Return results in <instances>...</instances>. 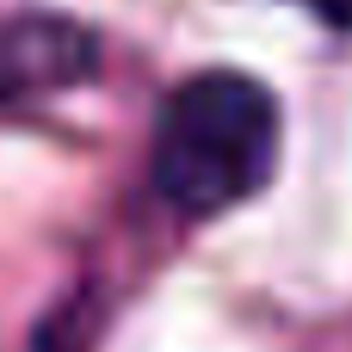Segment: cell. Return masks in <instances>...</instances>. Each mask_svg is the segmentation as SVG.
Here are the masks:
<instances>
[{
  "label": "cell",
  "instance_id": "3",
  "mask_svg": "<svg viewBox=\"0 0 352 352\" xmlns=\"http://www.w3.org/2000/svg\"><path fill=\"white\" fill-rule=\"evenodd\" d=\"M316 19H328L334 31H352V0H303Z\"/></svg>",
  "mask_w": 352,
  "mask_h": 352
},
{
  "label": "cell",
  "instance_id": "1",
  "mask_svg": "<svg viewBox=\"0 0 352 352\" xmlns=\"http://www.w3.org/2000/svg\"><path fill=\"white\" fill-rule=\"evenodd\" d=\"M278 167V99L235 68L192 74L155 124L148 179L167 210L217 217L266 186Z\"/></svg>",
  "mask_w": 352,
  "mask_h": 352
},
{
  "label": "cell",
  "instance_id": "2",
  "mask_svg": "<svg viewBox=\"0 0 352 352\" xmlns=\"http://www.w3.org/2000/svg\"><path fill=\"white\" fill-rule=\"evenodd\" d=\"M99 43L68 19H0V105L87 80Z\"/></svg>",
  "mask_w": 352,
  "mask_h": 352
}]
</instances>
